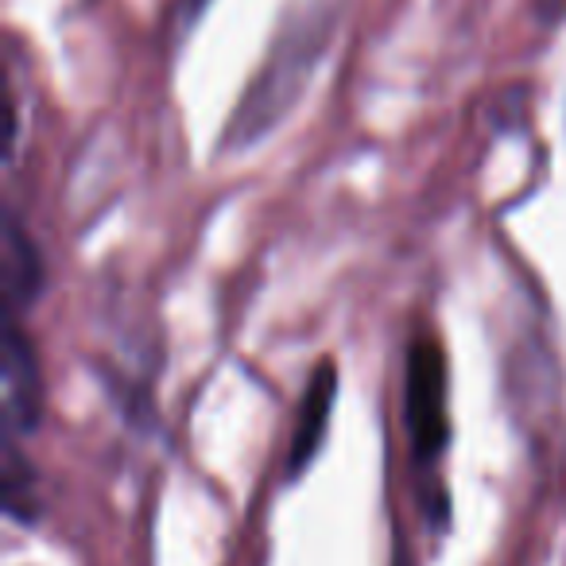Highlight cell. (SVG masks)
<instances>
[{"mask_svg": "<svg viewBox=\"0 0 566 566\" xmlns=\"http://www.w3.org/2000/svg\"><path fill=\"white\" fill-rule=\"evenodd\" d=\"M326 40H331V24L307 20L300 32L283 35L275 43V55L264 63L256 82L244 90V102L237 105L233 120H229L226 148H244V144H256L264 133H272L275 120L300 102Z\"/></svg>", "mask_w": 566, "mask_h": 566, "instance_id": "1", "label": "cell"}, {"mask_svg": "<svg viewBox=\"0 0 566 566\" xmlns=\"http://www.w3.org/2000/svg\"><path fill=\"white\" fill-rule=\"evenodd\" d=\"M0 377H4V439L32 434L43 416V373L32 342L20 334L17 318L4 326V357H0Z\"/></svg>", "mask_w": 566, "mask_h": 566, "instance_id": "3", "label": "cell"}, {"mask_svg": "<svg viewBox=\"0 0 566 566\" xmlns=\"http://www.w3.org/2000/svg\"><path fill=\"white\" fill-rule=\"evenodd\" d=\"M334 396H338V373H334L331 361H318L300 403V423H295L292 454H287V478H300L311 465V458L318 454V447H323L326 427H331Z\"/></svg>", "mask_w": 566, "mask_h": 566, "instance_id": "4", "label": "cell"}, {"mask_svg": "<svg viewBox=\"0 0 566 566\" xmlns=\"http://www.w3.org/2000/svg\"><path fill=\"white\" fill-rule=\"evenodd\" d=\"M450 403H447V354L439 342L423 338L408 354V377H403V423H408L411 447L423 462L439 458L450 442Z\"/></svg>", "mask_w": 566, "mask_h": 566, "instance_id": "2", "label": "cell"}, {"mask_svg": "<svg viewBox=\"0 0 566 566\" xmlns=\"http://www.w3.org/2000/svg\"><path fill=\"white\" fill-rule=\"evenodd\" d=\"M43 287V264L35 252L32 237L24 233L17 213H9L4 221V315L17 318L20 307L40 295Z\"/></svg>", "mask_w": 566, "mask_h": 566, "instance_id": "5", "label": "cell"}, {"mask_svg": "<svg viewBox=\"0 0 566 566\" xmlns=\"http://www.w3.org/2000/svg\"><path fill=\"white\" fill-rule=\"evenodd\" d=\"M35 478L28 470V462L20 458L17 439H4V509L20 524L35 520Z\"/></svg>", "mask_w": 566, "mask_h": 566, "instance_id": "6", "label": "cell"}]
</instances>
